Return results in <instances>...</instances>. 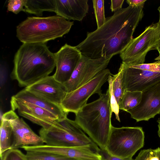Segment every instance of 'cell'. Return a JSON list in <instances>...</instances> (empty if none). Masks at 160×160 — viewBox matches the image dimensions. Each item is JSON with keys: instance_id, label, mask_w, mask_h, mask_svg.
I'll list each match as a JSON object with an SVG mask.
<instances>
[{"instance_id": "obj_1", "label": "cell", "mask_w": 160, "mask_h": 160, "mask_svg": "<svg viewBox=\"0 0 160 160\" xmlns=\"http://www.w3.org/2000/svg\"><path fill=\"white\" fill-rule=\"evenodd\" d=\"M143 7L129 6L114 12L101 27L88 32L86 38L76 47L82 55L92 59L120 54L133 38L143 16Z\"/></svg>"}, {"instance_id": "obj_2", "label": "cell", "mask_w": 160, "mask_h": 160, "mask_svg": "<svg viewBox=\"0 0 160 160\" xmlns=\"http://www.w3.org/2000/svg\"><path fill=\"white\" fill-rule=\"evenodd\" d=\"M11 78L26 87L48 76L56 67L55 53L46 43H25L15 54Z\"/></svg>"}, {"instance_id": "obj_3", "label": "cell", "mask_w": 160, "mask_h": 160, "mask_svg": "<svg viewBox=\"0 0 160 160\" xmlns=\"http://www.w3.org/2000/svg\"><path fill=\"white\" fill-rule=\"evenodd\" d=\"M112 113L108 89L76 113L75 121L100 148L106 149L112 126Z\"/></svg>"}, {"instance_id": "obj_4", "label": "cell", "mask_w": 160, "mask_h": 160, "mask_svg": "<svg viewBox=\"0 0 160 160\" xmlns=\"http://www.w3.org/2000/svg\"><path fill=\"white\" fill-rule=\"evenodd\" d=\"M73 24L58 15L28 17L17 26L16 36L23 43H46L68 33Z\"/></svg>"}, {"instance_id": "obj_5", "label": "cell", "mask_w": 160, "mask_h": 160, "mask_svg": "<svg viewBox=\"0 0 160 160\" xmlns=\"http://www.w3.org/2000/svg\"><path fill=\"white\" fill-rule=\"evenodd\" d=\"M39 134L45 144L49 146L74 147L97 145L75 120L67 117L58 120L48 129L42 128Z\"/></svg>"}, {"instance_id": "obj_6", "label": "cell", "mask_w": 160, "mask_h": 160, "mask_svg": "<svg viewBox=\"0 0 160 160\" xmlns=\"http://www.w3.org/2000/svg\"><path fill=\"white\" fill-rule=\"evenodd\" d=\"M144 138L141 127L116 128L112 126L106 150L113 156L132 159L137 152L143 147Z\"/></svg>"}, {"instance_id": "obj_7", "label": "cell", "mask_w": 160, "mask_h": 160, "mask_svg": "<svg viewBox=\"0 0 160 160\" xmlns=\"http://www.w3.org/2000/svg\"><path fill=\"white\" fill-rule=\"evenodd\" d=\"M160 41V24L159 22L147 27L139 36L133 38L120 54L122 62L128 66L144 63L148 52L158 50Z\"/></svg>"}, {"instance_id": "obj_8", "label": "cell", "mask_w": 160, "mask_h": 160, "mask_svg": "<svg viewBox=\"0 0 160 160\" xmlns=\"http://www.w3.org/2000/svg\"><path fill=\"white\" fill-rule=\"evenodd\" d=\"M112 75L108 69L99 73L90 81L72 92H67L61 106L68 113H76L87 104L89 98L94 94L101 95V88L108 81L110 76Z\"/></svg>"}, {"instance_id": "obj_9", "label": "cell", "mask_w": 160, "mask_h": 160, "mask_svg": "<svg viewBox=\"0 0 160 160\" xmlns=\"http://www.w3.org/2000/svg\"><path fill=\"white\" fill-rule=\"evenodd\" d=\"M112 58L92 59L82 55L70 78L63 84L67 92L84 85L106 69Z\"/></svg>"}, {"instance_id": "obj_10", "label": "cell", "mask_w": 160, "mask_h": 160, "mask_svg": "<svg viewBox=\"0 0 160 160\" xmlns=\"http://www.w3.org/2000/svg\"><path fill=\"white\" fill-rule=\"evenodd\" d=\"M119 69L122 74L123 90L142 92L160 81V72L142 70L122 62Z\"/></svg>"}, {"instance_id": "obj_11", "label": "cell", "mask_w": 160, "mask_h": 160, "mask_svg": "<svg viewBox=\"0 0 160 160\" xmlns=\"http://www.w3.org/2000/svg\"><path fill=\"white\" fill-rule=\"evenodd\" d=\"M142 92L139 104L126 111L137 122L148 121L160 113V81Z\"/></svg>"}, {"instance_id": "obj_12", "label": "cell", "mask_w": 160, "mask_h": 160, "mask_svg": "<svg viewBox=\"0 0 160 160\" xmlns=\"http://www.w3.org/2000/svg\"><path fill=\"white\" fill-rule=\"evenodd\" d=\"M54 53L56 70L53 76L56 80L64 84L70 78L82 54L76 46L67 43Z\"/></svg>"}, {"instance_id": "obj_13", "label": "cell", "mask_w": 160, "mask_h": 160, "mask_svg": "<svg viewBox=\"0 0 160 160\" xmlns=\"http://www.w3.org/2000/svg\"><path fill=\"white\" fill-rule=\"evenodd\" d=\"M10 104L12 110H17L19 115L44 129H48L60 120L49 111L32 103L18 101L12 97Z\"/></svg>"}, {"instance_id": "obj_14", "label": "cell", "mask_w": 160, "mask_h": 160, "mask_svg": "<svg viewBox=\"0 0 160 160\" xmlns=\"http://www.w3.org/2000/svg\"><path fill=\"white\" fill-rule=\"evenodd\" d=\"M11 123L12 130L13 141L11 148L22 146H36L44 144L43 139L36 134L14 111L5 113Z\"/></svg>"}, {"instance_id": "obj_15", "label": "cell", "mask_w": 160, "mask_h": 160, "mask_svg": "<svg viewBox=\"0 0 160 160\" xmlns=\"http://www.w3.org/2000/svg\"><path fill=\"white\" fill-rule=\"evenodd\" d=\"M97 145L81 147H65L49 146L46 144L27 146V151L46 152L78 160H101L98 152Z\"/></svg>"}, {"instance_id": "obj_16", "label": "cell", "mask_w": 160, "mask_h": 160, "mask_svg": "<svg viewBox=\"0 0 160 160\" xmlns=\"http://www.w3.org/2000/svg\"><path fill=\"white\" fill-rule=\"evenodd\" d=\"M25 88L54 103L60 105L67 93L63 84L48 76Z\"/></svg>"}, {"instance_id": "obj_17", "label": "cell", "mask_w": 160, "mask_h": 160, "mask_svg": "<svg viewBox=\"0 0 160 160\" xmlns=\"http://www.w3.org/2000/svg\"><path fill=\"white\" fill-rule=\"evenodd\" d=\"M57 15L66 20L82 21L89 11L88 0H55Z\"/></svg>"}, {"instance_id": "obj_18", "label": "cell", "mask_w": 160, "mask_h": 160, "mask_svg": "<svg viewBox=\"0 0 160 160\" xmlns=\"http://www.w3.org/2000/svg\"><path fill=\"white\" fill-rule=\"evenodd\" d=\"M12 97L18 100L32 103L46 109L56 116L59 120L67 117L68 113L64 111L60 105L51 102L25 88Z\"/></svg>"}, {"instance_id": "obj_19", "label": "cell", "mask_w": 160, "mask_h": 160, "mask_svg": "<svg viewBox=\"0 0 160 160\" xmlns=\"http://www.w3.org/2000/svg\"><path fill=\"white\" fill-rule=\"evenodd\" d=\"M25 12L40 17L44 11L55 13V0H27L24 7Z\"/></svg>"}, {"instance_id": "obj_20", "label": "cell", "mask_w": 160, "mask_h": 160, "mask_svg": "<svg viewBox=\"0 0 160 160\" xmlns=\"http://www.w3.org/2000/svg\"><path fill=\"white\" fill-rule=\"evenodd\" d=\"M13 136L12 127L8 118L4 113L2 118L0 128V156L12 148Z\"/></svg>"}, {"instance_id": "obj_21", "label": "cell", "mask_w": 160, "mask_h": 160, "mask_svg": "<svg viewBox=\"0 0 160 160\" xmlns=\"http://www.w3.org/2000/svg\"><path fill=\"white\" fill-rule=\"evenodd\" d=\"M142 93L138 91H125L118 104L119 109L126 112L136 107L141 102Z\"/></svg>"}, {"instance_id": "obj_22", "label": "cell", "mask_w": 160, "mask_h": 160, "mask_svg": "<svg viewBox=\"0 0 160 160\" xmlns=\"http://www.w3.org/2000/svg\"><path fill=\"white\" fill-rule=\"evenodd\" d=\"M26 156L28 160H78L46 152L28 151Z\"/></svg>"}, {"instance_id": "obj_23", "label": "cell", "mask_w": 160, "mask_h": 160, "mask_svg": "<svg viewBox=\"0 0 160 160\" xmlns=\"http://www.w3.org/2000/svg\"><path fill=\"white\" fill-rule=\"evenodd\" d=\"M92 2L97 28H98L106 21L104 14V0H93Z\"/></svg>"}, {"instance_id": "obj_24", "label": "cell", "mask_w": 160, "mask_h": 160, "mask_svg": "<svg viewBox=\"0 0 160 160\" xmlns=\"http://www.w3.org/2000/svg\"><path fill=\"white\" fill-rule=\"evenodd\" d=\"M113 89L114 95L118 103L123 95L124 91L123 90L121 71L119 69L118 72L113 75Z\"/></svg>"}, {"instance_id": "obj_25", "label": "cell", "mask_w": 160, "mask_h": 160, "mask_svg": "<svg viewBox=\"0 0 160 160\" xmlns=\"http://www.w3.org/2000/svg\"><path fill=\"white\" fill-rule=\"evenodd\" d=\"M113 79L112 75L109 76L107 81L108 83V89L110 94V106L112 111L115 114L116 119L120 122L119 117V108L113 92L112 85Z\"/></svg>"}, {"instance_id": "obj_26", "label": "cell", "mask_w": 160, "mask_h": 160, "mask_svg": "<svg viewBox=\"0 0 160 160\" xmlns=\"http://www.w3.org/2000/svg\"><path fill=\"white\" fill-rule=\"evenodd\" d=\"M1 160H28L26 154L17 148L9 149L0 157Z\"/></svg>"}, {"instance_id": "obj_27", "label": "cell", "mask_w": 160, "mask_h": 160, "mask_svg": "<svg viewBox=\"0 0 160 160\" xmlns=\"http://www.w3.org/2000/svg\"><path fill=\"white\" fill-rule=\"evenodd\" d=\"M27 0H9L8 1L7 9L15 14L22 11L25 12L24 8Z\"/></svg>"}, {"instance_id": "obj_28", "label": "cell", "mask_w": 160, "mask_h": 160, "mask_svg": "<svg viewBox=\"0 0 160 160\" xmlns=\"http://www.w3.org/2000/svg\"><path fill=\"white\" fill-rule=\"evenodd\" d=\"M129 66L142 70L160 72V61L150 63H143L140 65Z\"/></svg>"}, {"instance_id": "obj_29", "label": "cell", "mask_w": 160, "mask_h": 160, "mask_svg": "<svg viewBox=\"0 0 160 160\" xmlns=\"http://www.w3.org/2000/svg\"><path fill=\"white\" fill-rule=\"evenodd\" d=\"M98 152L101 157L102 160H133L132 159L122 158L109 154L105 149L99 148Z\"/></svg>"}, {"instance_id": "obj_30", "label": "cell", "mask_w": 160, "mask_h": 160, "mask_svg": "<svg viewBox=\"0 0 160 160\" xmlns=\"http://www.w3.org/2000/svg\"><path fill=\"white\" fill-rule=\"evenodd\" d=\"M110 9L112 12H115L122 8L124 0H112Z\"/></svg>"}, {"instance_id": "obj_31", "label": "cell", "mask_w": 160, "mask_h": 160, "mask_svg": "<svg viewBox=\"0 0 160 160\" xmlns=\"http://www.w3.org/2000/svg\"><path fill=\"white\" fill-rule=\"evenodd\" d=\"M151 149L141 150L135 159L133 160H148Z\"/></svg>"}, {"instance_id": "obj_32", "label": "cell", "mask_w": 160, "mask_h": 160, "mask_svg": "<svg viewBox=\"0 0 160 160\" xmlns=\"http://www.w3.org/2000/svg\"><path fill=\"white\" fill-rule=\"evenodd\" d=\"M146 0H127L126 2L129 6L132 7L144 6Z\"/></svg>"}, {"instance_id": "obj_33", "label": "cell", "mask_w": 160, "mask_h": 160, "mask_svg": "<svg viewBox=\"0 0 160 160\" xmlns=\"http://www.w3.org/2000/svg\"><path fill=\"white\" fill-rule=\"evenodd\" d=\"M148 160H160L156 149H151Z\"/></svg>"}, {"instance_id": "obj_34", "label": "cell", "mask_w": 160, "mask_h": 160, "mask_svg": "<svg viewBox=\"0 0 160 160\" xmlns=\"http://www.w3.org/2000/svg\"><path fill=\"white\" fill-rule=\"evenodd\" d=\"M157 122L158 123V134L160 139V118H158V119L157 121Z\"/></svg>"}, {"instance_id": "obj_35", "label": "cell", "mask_w": 160, "mask_h": 160, "mask_svg": "<svg viewBox=\"0 0 160 160\" xmlns=\"http://www.w3.org/2000/svg\"><path fill=\"white\" fill-rule=\"evenodd\" d=\"M158 51L159 52V55L158 57L156 58H155V59L156 60L159 61L160 60V41L159 42Z\"/></svg>"}, {"instance_id": "obj_36", "label": "cell", "mask_w": 160, "mask_h": 160, "mask_svg": "<svg viewBox=\"0 0 160 160\" xmlns=\"http://www.w3.org/2000/svg\"><path fill=\"white\" fill-rule=\"evenodd\" d=\"M158 10L159 11V22L160 24V6L158 7Z\"/></svg>"}, {"instance_id": "obj_37", "label": "cell", "mask_w": 160, "mask_h": 160, "mask_svg": "<svg viewBox=\"0 0 160 160\" xmlns=\"http://www.w3.org/2000/svg\"><path fill=\"white\" fill-rule=\"evenodd\" d=\"M101 160H102L101 159Z\"/></svg>"}]
</instances>
